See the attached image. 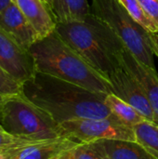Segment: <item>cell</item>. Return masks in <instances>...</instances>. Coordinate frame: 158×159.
I'll return each mask as SVG.
<instances>
[{"label": "cell", "instance_id": "2", "mask_svg": "<svg viewBox=\"0 0 158 159\" xmlns=\"http://www.w3.org/2000/svg\"><path fill=\"white\" fill-rule=\"evenodd\" d=\"M36 72L73 83L90 91L112 93L109 81L68 46L54 31L29 49Z\"/></svg>", "mask_w": 158, "mask_h": 159}, {"label": "cell", "instance_id": "9", "mask_svg": "<svg viewBox=\"0 0 158 159\" xmlns=\"http://www.w3.org/2000/svg\"><path fill=\"white\" fill-rule=\"evenodd\" d=\"M78 143L64 137L53 140L26 143L0 151L3 159H53L60 154L74 148Z\"/></svg>", "mask_w": 158, "mask_h": 159}, {"label": "cell", "instance_id": "10", "mask_svg": "<svg viewBox=\"0 0 158 159\" xmlns=\"http://www.w3.org/2000/svg\"><path fill=\"white\" fill-rule=\"evenodd\" d=\"M120 64L133 76L151 103L158 125V74L154 69L138 60L127 47L120 54Z\"/></svg>", "mask_w": 158, "mask_h": 159}, {"label": "cell", "instance_id": "15", "mask_svg": "<svg viewBox=\"0 0 158 159\" xmlns=\"http://www.w3.org/2000/svg\"><path fill=\"white\" fill-rule=\"evenodd\" d=\"M104 103L109 108L112 115L120 122L130 128L146 120L138 110L113 93H110L105 97Z\"/></svg>", "mask_w": 158, "mask_h": 159}, {"label": "cell", "instance_id": "27", "mask_svg": "<svg viewBox=\"0 0 158 159\" xmlns=\"http://www.w3.org/2000/svg\"><path fill=\"white\" fill-rule=\"evenodd\" d=\"M60 155H61V154H60ZM57 157H58V156H57ZM53 159H55V157H54V158H53Z\"/></svg>", "mask_w": 158, "mask_h": 159}, {"label": "cell", "instance_id": "5", "mask_svg": "<svg viewBox=\"0 0 158 159\" xmlns=\"http://www.w3.org/2000/svg\"><path fill=\"white\" fill-rule=\"evenodd\" d=\"M91 13L107 24L142 62L156 69L150 33L138 24L118 0H92Z\"/></svg>", "mask_w": 158, "mask_h": 159}, {"label": "cell", "instance_id": "4", "mask_svg": "<svg viewBox=\"0 0 158 159\" xmlns=\"http://www.w3.org/2000/svg\"><path fill=\"white\" fill-rule=\"evenodd\" d=\"M1 126L15 137L42 142L61 137L60 125L22 93L4 99Z\"/></svg>", "mask_w": 158, "mask_h": 159}, {"label": "cell", "instance_id": "20", "mask_svg": "<svg viewBox=\"0 0 158 159\" xmlns=\"http://www.w3.org/2000/svg\"><path fill=\"white\" fill-rule=\"evenodd\" d=\"M26 143H32V141H27L15 137L14 135L8 133L0 124V151L10 147L19 146Z\"/></svg>", "mask_w": 158, "mask_h": 159}, {"label": "cell", "instance_id": "19", "mask_svg": "<svg viewBox=\"0 0 158 159\" xmlns=\"http://www.w3.org/2000/svg\"><path fill=\"white\" fill-rule=\"evenodd\" d=\"M73 159H107L105 155L93 143H78L72 150Z\"/></svg>", "mask_w": 158, "mask_h": 159}, {"label": "cell", "instance_id": "21", "mask_svg": "<svg viewBox=\"0 0 158 159\" xmlns=\"http://www.w3.org/2000/svg\"><path fill=\"white\" fill-rule=\"evenodd\" d=\"M146 14L158 25V0H138Z\"/></svg>", "mask_w": 158, "mask_h": 159}, {"label": "cell", "instance_id": "6", "mask_svg": "<svg viewBox=\"0 0 158 159\" xmlns=\"http://www.w3.org/2000/svg\"><path fill=\"white\" fill-rule=\"evenodd\" d=\"M61 137L78 143H90L101 140L136 142L133 129L120 122L114 115L105 118H82L60 124Z\"/></svg>", "mask_w": 158, "mask_h": 159}, {"label": "cell", "instance_id": "1", "mask_svg": "<svg viewBox=\"0 0 158 159\" xmlns=\"http://www.w3.org/2000/svg\"><path fill=\"white\" fill-rule=\"evenodd\" d=\"M22 94L59 125L75 119L112 116L104 103L108 94L96 93L39 72L22 84Z\"/></svg>", "mask_w": 158, "mask_h": 159}, {"label": "cell", "instance_id": "18", "mask_svg": "<svg viewBox=\"0 0 158 159\" xmlns=\"http://www.w3.org/2000/svg\"><path fill=\"white\" fill-rule=\"evenodd\" d=\"M22 93V85L0 67V95L4 98Z\"/></svg>", "mask_w": 158, "mask_h": 159}, {"label": "cell", "instance_id": "7", "mask_svg": "<svg viewBox=\"0 0 158 159\" xmlns=\"http://www.w3.org/2000/svg\"><path fill=\"white\" fill-rule=\"evenodd\" d=\"M107 80L110 83L113 94L133 106L147 121L156 124L151 103L133 76L121 64L108 75Z\"/></svg>", "mask_w": 158, "mask_h": 159}, {"label": "cell", "instance_id": "24", "mask_svg": "<svg viewBox=\"0 0 158 159\" xmlns=\"http://www.w3.org/2000/svg\"><path fill=\"white\" fill-rule=\"evenodd\" d=\"M12 3V0H0V11L4 10Z\"/></svg>", "mask_w": 158, "mask_h": 159}, {"label": "cell", "instance_id": "12", "mask_svg": "<svg viewBox=\"0 0 158 159\" xmlns=\"http://www.w3.org/2000/svg\"><path fill=\"white\" fill-rule=\"evenodd\" d=\"M33 25L42 39L55 31L56 20L47 5L42 0H12Z\"/></svg>", "mask_w": 158, "mask_h": 159}, {"label": "cell", "instance_id": "26", "mask_svg": "<svg viewBox=\"0 0 158 159\" xmlns=\"http://www.w3.org/2000/svg\"><path fill=\"white\" fill-rule=\"evenodd\" d=\"M43 2H45L47 5V7L50 8V10H51V6H52V1L53 0H42Z\"/></svg>", "mask_w": 158, "mask_h": 159}, {"label": "cell", "instance_id": "3", "mask_svg": "<svg viewBox=\"0 0 158 159\" xmlns=\"http://www.w3.org/2000/svg\"><path fill=\"white\" fill-rule=\"evenodd\" d=\"M55 32L106 79L113 70L120 66L119 58L125 44L92 13L82 21L58 22Z\"/></svg>", "mask_w": 158, "mask_h": 159}, {"label": "cell", "instance_id": "8", "mask_svg": "<svg viewBox=\"0 0 158 159\" xmlns=\"http://www.w3.org/2000/svg\"><path fill=\"white\" fill-rule=\"evenodd\" d=\"M0 67L20 85L35 74L34 59L29 52L0 30Z\"/></svg>", "mask_w": 158, "mask_h": 159}, {"label": "cell", "instance_id": "16", "mask_svg": "<svg viewBox=\"0 0 158 159\" xmlns=\"http://www.w3.org/2000/svg\"><path fill=\"white\" fill-rule=\"evenodd\" d=\"M136 143L144 148L152 157L158 159V125L143 121L133 128Z\"/></svg>", "mask_w": 158, "mask_h": 159}, {"label": "cell", "instance_id": "25", "mask_svg": "<svg viewBox=\"0 0 158 159\" xmlns=\"http://www.w3.org/2000/svg\"><path fill=\"white\" fill-rule=\"evenodd\" d=\"M4 97L0 95V121H1V116H2V110H3V103H4Z\"/></svg>", "mask_w": 158, "mask_h": 159}, {"label": "cell", "instance_id": "11", "mask_svg": "<svg viewBox=\"0 0 158 159\" xmlns=\"http://www.w3.org/2000/svg\"><path fill=\"white\" fill-rule=\"evenodd\" d=\"M0 30L26 50L40 39L33 25L13 2L0 11Z\"/></svg>", "mask_w": 158, "mask_h": 159}, {"label": "cell", "instance_id": "23", "mask_svg": "<svg viewBox=\"0 0 158 159\" xmlns=\"http://www.w3.org/2000/svg\"><path fill=\"white\" fill-rule=\"evenodd\" d=\"M74 149V148H73ZM67 150L63 153H61V155H59L58 157H56L55 159H73V156H72V150Z\"/></svg>", "mask_w": 158, "mask_h": 159}, {"label": "cell", "instance_id": "13", "mask_svg": "<svg viewBox=\"0 0 158 159\" xmlns=\"http://www.w3.org/2000/svg\"><path fill=\"white\" fill-rule=\"evenodd\" d=\"M107 159H156L136 142L101 140L93 143Z\"/></svg>", "mask_w": 158, "mask_h": 159}, {"label": "cell", "instance_id": "17", "mask_svg": "<svg viewBox=\"0 0 158 159\" xmlns=\"http://www.w3.org/2000/svg\"><path fill=\"white\" fill-rule=\"evenodd\" d=\"M131 18L149 33H158V25L146 14L138 0H118Z\"/></svg>", "mask_w": 158, "mask_h": 159}, {"label": "cell", "instance_id": "22", "mask_svg": "<svg viewBox=\"0 0 158 159\" xmlns=\"http://www.w3.org/2000/svg\"><path fill=\"white\" fill-rule=\"evenodd\" d=\"M150 37L154 53L158 57V33H150Z\"/></svg>", "mask_w": 158, "mask_h": 159}, {"label": "cell", "instance_id": "14", "mask_svg": "<svg viewBox=\"0 0 158 159\" xmlns=\"http://www.w3.org/2000/svg\"><path fill=\"white\" fill-rule=\"evenodd\" d=\"M51 12L56 22L82 21L91 13L88 0H53Z\"/></svg>", "mask_w": 158, "mask_h": 159}, {"label": "cell", "instance_id": "28", "mask_svg": "<svg viewBox=\"0 0 158 159\" xmlns=\"http://www.w3.org/2000/svg\"><path fill=\"white\" fill-rule=\"evenodd\" d=\"M72 156H73V155H72Z\"/></svg>", "mask_w": 158, "mask_h": 159}]
</instances>
